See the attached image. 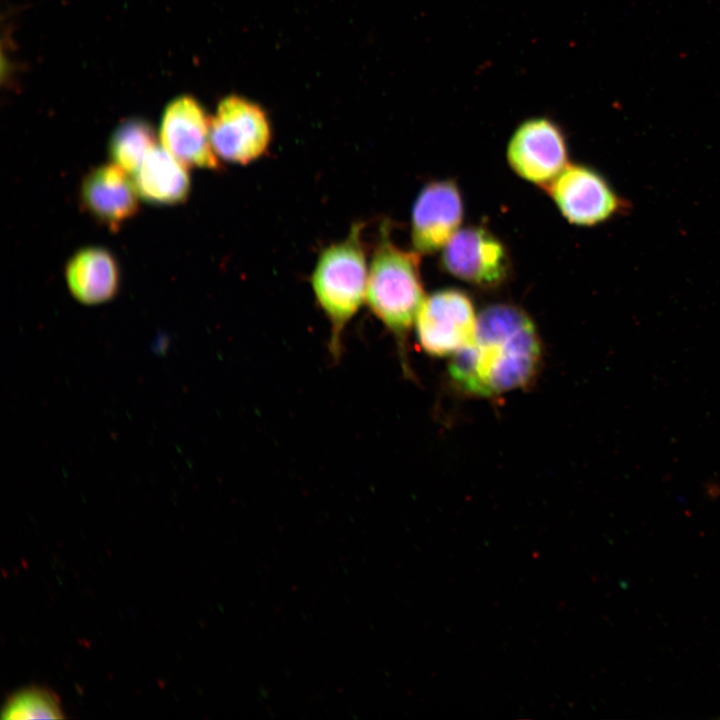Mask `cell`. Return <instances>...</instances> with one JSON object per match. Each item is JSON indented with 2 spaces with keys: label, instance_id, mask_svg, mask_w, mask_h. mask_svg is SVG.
Returning <instances> with one entry per match:
<instances>
[{
  "label": "cell",
  "instance_id": "obj_8",
  "mask_svg": "<svg viewBox=\"0 0 720 720\" xmlns=\"http://www.w3.org/2000/svg\"><path fill=\"white\" fill-rule=\"evenodd\" d=\"M441 265L446 272L481 288L501 285L511 272L504 243L482 226L460 228L444 246Z\"/></svg>",
  "mask_w": 720,
  "mask_h": 720
},
{
  "label": "cell",
  "instance_id": "obj_4",
  "mask_svg": "<svg viewBox=\"0 0 720 720\" xmlns=\"http://www.w3.org/2000/svg\"><path fill=\"white\" fill-rule=\"evenodd\" d=\"M561 215L576 226L592 227L622 214L627 202L607 179L584 164L568 163L563 171L543 188Z\"/></svg>",
  "mask_w": 720,
  "mask_h": 720
},
{
  "label": "cell",
  "instance_id": "obj_11",
  "mask_svg": "<svg viewBox=\"0 0 720 720\" xmlns=\"http://www.w3.org/2000/svg\"><path fill=\"white\" fill-rule=\"evenodd\" d=\"M139 197L134 180L113 162L91 169L80 187L82 207L112 230L137 213Z\"/></svg>",
  "mask_w": 720,
  "mask_h": 720
},
{
  "label": "cell",
  "instance_id": "obj_7",
  "mask_svg": "<svg viewBox=\"0 0 720 720\" xmlns=\"http://www.w3.org/2000/svg\"><path fill=\"white\" fill-rule=\"evenodd\" d=\"M507 161L521 178L544 188L568 165V147L562 128L546 117L520 123L507 145Z\"/></svg>",
  "mask_w": 720,
  "mask_h": 720
},
{
  "label": "cell",
  "instance_id": "obj_6",
  "mask_svg": "<svg viewBox=\"0 0 720 720\" xmlns=\"http://www.w3.org/2000/svg\"><path fill=\"white\" fill-rule=\"evenodd\" d=\"M417 339L429 355H455L474 337L477 316L470 296L456 288L426 296L416 319Z\"/></svg>",
  "mask_w": 720,
  "mask_h": 720
},
{
  "label": "cell",
  "instance_id": "obj_3",
  "mask_svg": "<svg viewBox=\"0 0 720 720\" xmlns=\"http://www.w3.org/2000/svg\"><path fill=\"white\" fill-rule=\"evenodd\" d=\"M364 223H354L347 236L324 248L316 261L311 285L331 324L330 351L341 352V337L366 300L369 264L363 241Z\"/></svg>",
  "mask_w": 720,
  "mask_h": 720
},
{
  "label": "cell",
  "instance_id": "obj_14",
  "mask_svg": "<svg viewBox=\"0 0 720 720\" xmlns=\"http://www.w3.org/2000/svg\"><path fill=\"white\" fill-rule=\"evenodd\" d=\"M156 146V135L145 120L133 118L122 122L109 142V155L116 165L135 173L147 153Z\"/></svg>",
  "mask_w": 720,
  "mask_h": 720
},
{
  "label": "cell",
  "instance_id": "obj_2",
  "mask_svg": "<svg viewBox=\"0 0 720 720\" xmlns=\"http://www.w3.org/2000/svg\"><path fill=\"white\" fill-rule=\"evenodd\" d=\"M368 270L366 301L395 337L401 355L406 338L425 299L417 251L397 246L383 222Z\"/></svg>",
  "mask_w": 720,
  "mask_h": 720
},
{
  "label": "cell",
  "instance_id": "obj_9",
  "mask_svg": "<svg viewBox=\"0 0 720 720\" xmlns=\"http://www.w3.org/2000/svg\"><path fill=\"white\" fill-rule=\"evenodd\" d=\"M463 216V198L454 180L427 183L412 207L410 235L413 249L420 254L443 249L460 229Z\"/></svg>",
  "mask_w": 720,
  "mask_h": 720
},
{
  "label": "cell",
  "instance_id": "obj_5",
  "mask_svg": "<svg viewBox=\"0 0 720 720\" xmlns=\"http://www.w3.org/2000/svg\"><path fill=\"white\" fill-rule=\"evenodd\" d=\"M272 138L264 109L237 95L225 97L210 119V139L220 160L247 165L262 157Z\"/></svg>",
  "mask_w": 720,
  "mask_h": 720
},
{
  "label": "cell",
  "instance_id": "obj_15",
  "mask_svg": "<svg viewBox=\"0 0 720 720\" xmlns=\"http://www.w3.org/2000/svg\"><path fill=\"white\" fill-rule=\"evenodd\" d=\"M3 719H62L59 697L50 689L28 686L10 694L2 707Z\"/></svg>",
  "mask_w": 720,
  "mask_h": 720
},
{
  "label": "cell",
  "instance_id": "obj_12",
  "mask_svg": "<svg viewBox=\"0 0 720 720\" xmlns=\"http://www.w3.org/2000/svg\"><path fill=\"white\" fill-rule=\"evenodd\" d=\"M65 279L72 296L86 305L111 300L118 292L120 270L112 253L102 247L75 252L65 266Z\"/></svg>",
  "mask_w": 720,
  "mask_h": 720
},
{
  "label": "cell",
  "instance_id": "obj_13",
  "mask_svg": "<svg viewBox=\"0 0 720 720\" xmlns=\"http://www.w3.org/2000/svg\"><path fill=\"white\" fill-rule=\"evenodd\" d=\"M187 168L163 147L156 145L134 173L139 196L156 205L183 203L191 189Z\"/></svg>",
  "mask_w": 720,
  "mask_h": 720
},
{
  "label": "cell",
  "instance_id": "obj_1",
  "mask_svg": "<svg viewBox=\"0 0 720 720\" xmlns=\"http://www.w3.org/2000/svg\"><path fill=\"white\" fill-rule=\"evenodd\" d=\"M536 326L520 307L498 303L477 317L474 337L454 355L449 375L462 391L489 397L526 386L541 361Z\"/></svg>",
  "mask_w": 720,
  "mask_h": 720
},
{
  "label": "cell",
  "instance_id": "obj_10",
  "mask_svg": "<svg viewBox=\"0 0 720 720\" xmlns=\"http://www.w3.org/2000/svg\"><path fill=\"white\" fill-rule=\"evenodd\" d=\"M210 119L193 97L175 98L162 115V147L188 168L220 169V159L211 144Z\"/></svg>",
  "mask_w": 720,
  "mask_h": 720
}]
</instances>
